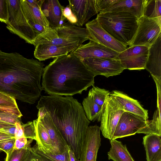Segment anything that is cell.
Returning a JSON list of instances; mask_svg holds the SVG:
<instances>
[{
  "mask_svg": "<svg viewBox=\"0 0 161 161\" xmlns=\"http://www.w3.org/2000/svg\"><path fill=\"white\" fill-rule=\"evenodd\" d=\"M83 108L87 119L90 121L100 122L103 107L97 104L89 96L84 98Z\"/></svg>",
  "mask_w": 161,
  "mask_h": 161,
  "instance_id": "27",
  "label": "cell"
},
{
  "mask_svg": "<svg viewBox=\"0 0 161 161\" xmlns=\"http://www.w3.org/2000/svg\"><path fill=\"white\" fill-rule=\"evenodd\" d=\"M138 28L129 47L144 46L150 47L161 35V19L143 16L138 19Z\"/></svg>",
  "mask_w": 161,
  "mask_h": 161,
  "instance_id": "7",
  "label": "cell"
},
{
  "mask_svg": "<svg viewBox=\"0 0 161 161\" xmlns=\"http://www.w3.org/2000/svg\"><path fill=\"white\" fill-rule=\"evenodd\" d=\"M101 145L100 127L97 125L89 126L79 158L80 161H96Z\"/></svg>",
  "mask_w": 161,
  "mask_h": 161,
  "instance_id": "14",
  "label": "cell"
},
{
  "mask_svg": "<svg viewBox=\"0 0 161 161\" xmlns=\"http://www.w3.org/2000/svg\"><path fill=\"white\" fill-rule=\"evenodd\" d=\"M13 137H14L10 135L4 133L0 132V141Z\"/></svg>",
  "mask_w": 161,
  "mask_h": 161,
  "instance_id": "45",
  "label": "cell"
},
{
  "mask_svg": "<svg viewBox=\"0 0 161 161\" xmlns=\"http://www.w3.org/2000/svg\"><path fill=\"white\" fill-rule=\"evenodd\" d=\"M63 14L70 24L74 25H76L77 21V18L69 5L64 7L63 10Z\"/></svg>",
  "mask_w": 161,
  "mask_h": 161,
  "instance_id": "38",
  "label": "cell"
},
{
  "mask_svg": "<svg viewBox=\"0 0 161 161\" xmlns=\"http://www.w3.org/2000/svg\"><path fill=\"white\" fill-rule=\"evenodd\" d=\"M15 141L14 137L0 141V150L7 153L14 149Z\"/></svg>",
  "mask_w": 161,
  "mask_h": 161,
  "instance_id": "36",
  "label": "cell"
},
{
  "mask_svg": "<svg viewBox=\"0 0 161 161\" xmlns=\"http://www.w3.org/2000/svg\"><path fill=\"white\" fill-rule=\"evenodd\" d=\"M96 19L110 35L127 46L132 40L138 26V19L127 12L99 13Z\"/></svg>",
  "mask_w": 161,
  "mask_h": 161,
  "instance_id": "4",
  "label": "cell"
},
{
  "mask_svg": "<svg viewBox=\"0 0 161 161\" xmlns=\"http://www.w3.org/2000/svg\"><path fill=\"white\" fill-rule=\"evenodd\" d=\"M37 119L40 121L47 130L50 139L58 153H63L68 144L53 123L50 113L47 112L42 118Z\"/></svg>",
  "mask_w": 161,
  "mask_h": 161,
  "instance_id": "21",
  "label": "cell"
},
{
  "mask_svg": "<svg viewBox=\"0 0 161 161\" xmlns=\"http://www.w3.org/2000/svg\"><path fill=\"white\" fill-rule=\"evenodd\" d=\"M44 65L17 53L0 50V91L22 102L33 104L40 97Z\"/></svg>",
  "mask_w": 161,
  "mask_h": 161,
  "instance_id": "1",
  "label": "cell"
},
{
  "mask_svg": "<svg viewBox=\"0 0 161 161\" xmlns=\"http://www.w3.org/2000/svg\"><path fill=\"white\" fill-rule=\"evenodd\" d=\"M43 0H20V4L25 12L37 23L45 28L49 26L41 9Z\"/></svg>",
  "mask_w": 161,
  "mask_h": 161,
  "instance_id": "24",
  "label": "cell"
},
{
  "mask_svg": "<svg viewBox=\"0 0 161 161\" xmlns=\"http://www.w3.org/2000/svg\"><path fill=\"white\" fill-rule=\"evenodd\" d=\"M86 28L92 39L97 42L120 53L128 47L118 41L104 30L95 19L87 22Z\"/></svg>",
  "mask_w": 161,
  "mask_h": 161,
  "instance_id": "13",
  "label": "cell"
},
{
  "mask_svg": "<svg viewBox=\"0 0 161 161\" xmlns=\"http://www.w3.org/2000/svg\"><path fill=\"white\" fill-rule=\"evenodd\" d=\"M110 95L117 101L124 112H128L148 119V110L144 109L137 100L117 90L113 91Z\"/></svg>",
  "mask_w": 161,
  "mask_h": 161,
  "instance_id": "20",
  "label": "cell"
},
{
  "mask_svg": "<svg viewBox=\"0 0 161 161\" xmlns=\"http://www.w3.org/2000/svg\"><path fill=\"white\" fill-rule=\"evenodd\" d=\"M62 6L58 0H43L41 9L48 21L49 26L58 28L66 25V19L63 16Z\"/></svg>",
  "mask_w": 161,
  "mask_h": 161,
  "instance_id": "17",
  "label": "cell"
},
{
  "mask_svg": "<svg viewBox=\"0 0 161 161\" xmlns=\"http://www.w3.org/2000/svg\"><path fill=\"white\" fill-rule=\"evenodd\" d=\"M77 46H62L50 44H39L35 46V57L40 61L68 54L75 50Z\"/></svg>",
  "mask_w": 161,
  "mask_h": 161,
  "instance_id": "18",
  "label": "cell"
},
{
  "mask_svg": "<svg viewBox=\"0 0 161 161\" xmlns=\"http://www.w3.org/2000/svg\"><path fill=\"white\" fill-rule=\"evenodd\" d=\"M124 112L117 101L109 95L103 107L99 127L105 138L113 139L117 124Z\"/></svg>",
  "mask_w": 161,
  "mask_h": 161,
  "instance_id": "8",
  "label": "cell"
},
{
  "mask_svg": "<svg viewBox=\"0 0 161 161\" xmlns=\"http://www.w3.org/2000/svg\"><path fill=\"white\" fill-rule=\"evenodd\" d=\"M68 147L69 161H80L79 159L77 158L74 152L68 145Z\"/></svg>",
  "mask_w": 161,
  "mask_h": 161,
  "instance_id": "43",
  "label": "cell"
},
{
  "mask_svg": "<svg viewBox=\"0 0 161 161\" xmlns=\"http://www.w3.org/2000/svg\"><path fill=\"white\" fill-rule=\"evenodd\" d=\"M92 39L86 29L67 23L56 28H46L36 38L35 46L39 44H50L62 46H79L85 41Z\"/></svg>",
  "mask_w": 161,
  "mask_h": 161,
  "instance_id": "5",
  "label": "cell"
},
{
  "mask_svg": "<svg viewBox=\"0 0 161 161\" xmlns=\"http://www.w3.org/2000/svg\"><path fill=\"white\" fill-rule=\"evenodd\" d=\"M81 61L88 58H116L119 53L103 45L90 40L71 52Z\"/></svg>",
  "mask_w": 161,
  "mask_h": 161,
  "instance_id": "15",
  "label": "cell"
},
{
  "mask_svg": "<svg viewBox=\"0 0 161 161\" xmlns=\"http://www.w3.org/2000/svg\"><path fill=\"white\" fill-rule=\"evenodd\" d=\"M111 147L108 158L113 161H135L128 151L126 145L116 139L110 140Z\"/></svg>",
  "mask_w": 161,
  "mask_h": 161,
  "instance_id": "26",
  "label": "cell"
},
{
  "mask_svg": "<svg viewBox=\"0 0 161 161\" xmlns=\"http://www.w3.org/2000/svg\"><path fill=\"white\" fill-rule=\"evenodd\" d=\"M110 93L108 90L94 86L89 91L88 96L91 97L98 105L103 107Z\"/></svg>",
  "mask_w": 161,
  "mask_h": 161,
  "instance_id": "29",
  "label": "cell"
},
{
  "mask_svg": "<svg viewBox=\"0 0 161 161\" xmlns=\"http://www.w3.org/2000/svg\"><path fill=\"white\" fill-rule=\"evenodd\" d=\"M42 87L50 95L81 94L94 86L95 75L71 52L57 58L44 68Z\"/></svg>",
  "mask_w": 161,
  "mask_h": 161,
  "instance_id": "3",
  "label": "cell"
},
{
  "mask_svg": "<svg viewBox=\"0 0 161 161\" xmlns=\"http://www.w3.org/2000/svg\"><path fill=\"white\" fill-rule=\"evenodd\" d=\"M142 144L147 161H161V136L153 134H146L143 138Z\"/></svg>",
  "mask_w": 161,
  "mask_h": 161,
  "instance_id": "23",
  "label": "cell"
},
{
  "mask_svg": "<svg viewBox=\"0 0 161 161\" xmlns=\"http://www.w3.org/2000/svg\"><path fill=\"white\" fill-rule=\"evenodd\" d=\"M15 125V139L25 137L23 130L20 122H16Z\"/></svg>",
  "mask_w": 161,
  "mask_h": 161,
  "instance_id": "41",
  "label": "cell"
},
{
  "mask_svg": "<svg viewBox=\"0 0 161 161\" xmlns=\"http://www.w3.org/2000/svg\"><path fill=\"white\" fill-rule=\"evenodd\" d=\"M147 0H102L101 11L99 13L125 12L138 19L143 15Z\"/></svg>",
  "mask_w": 161,
  "mask_h": 161,
  "instance_id": "10",
  "label": "cell"
},
{
  "mask_svg": "<svg viewBox=\"0 0 161 161\" xmlns=\"http://www.w3.org/2000/svg\"><path fill=\"white\" fill-rule=\"evenodd\" d=\"M0 111L12 115L17 119L22 116L18 107H10L0 105Z\"/></svg>",
  "mask_w": 161,
  "mask_h": 161,
  "instance_id": "37",
  "label": "cell"
},
{
  "mask_svg": "<svg viewBox=\"0 0 161 161\" xmlns=\"http://www.w3.org/2000/svg\"><path fill=\"white\" fill-rule=\"evenodd\" d=\"M8 19V0H0V21L6 24Z\"/></svg>",
  "mask_w": 161,
  "mask_h": 161,
  "instance_id": "35",
  "label": "cell"
},
{
  "mask_svg": "<svg viewBox=\"0 0 161 161\" xmlns=\"http://www.w3.org/2000/svg\"><path fill=\"white\" fill-rule=\"evenodd\" d=\"M157 93V109L154 113L153 119L148 120L146 125L137 133L153 134L161 136V93Z\"/></svg>",
  "mask_w": 161,
  "mask_h": 161,
  "instance_id": "25",
  "label": "cell"
},
{
  "mask_svg": "<svg viewBox=\"0 0 161 161\" xmlns=\"http://www.w3.org/2000/svg\"><path fill=\"white\" fill-rule=\"evenodd\" d=\"M24 136L26 138L36 141V134L34 125L33 122H28L25 124H21Z\"/></svg>",
  "mask_w": 161,
  "mask_h": 161,
  "instance_id": "33",
  "label": "cell"
},
{
  "mask_svg": "<svg viewBox=\"0 0 161 161\" xmlns=\"http://www.w3.org/2000/svg\"><path fill=\"white\" fill-rule=\"evenodd\" d=\"M8 19L7 28L26 43L33 45L36 37L45 28L25 16L20 8V0H8Z\"/></svg>",
  "mask_w": 161,
  "mask_h": 161,
  "instance_id": "6",
  "label": "cell"
},
{
  "mask_svg": "<svg viewBox=\"0 0 161 161\" xmlns=\"http://www.w3.org/2000/svg\"><path fill=\"white\" fill-rule=\"evenodd\" d=\"M33 140L29 139L27 145L25 148L19 150L14 149L6 153L5 161H22L28 147Z\"/></svg>",
  "mask_w": 161,
  "mask_h": 161,
  "instance_id": "30",
  "label": "cell"
},
{
  "mask_svg": "<svg viewBox=\"0 0 161 161\" xmlns=\"http://www.w3.org/2000/svg\"><path fill=\"white\" fill-rule=\"evenodd\" d=\"M81 61L95 76L101 75L108 77L119 75L125 69L117 58H88L83 59Z\"/></svg>",
  "mask_w": 161,
  "mask_h": 161,
  "instance_id": "9",
  "label": "cell"
},
{
  "mask_svg": "<svg viewBox=\"0 0 161 161\" xmlns=\"http://www.w3.org/2000/svg\"><path fill=\"white\" fill-rule=\"evenodd\" d=\"M145 69L150 73L153 78L161 79V35L149 47Z\"/></svg>",
  "mask_w": 161,
  "mask_h": 161,
  "instance_id": "19",
  "label": "cell"
},
{
  "mask_svg": "<svg viewBox=\"0 0 161 161\" xmlns=\"http://www.w3.org/2000/svg\"><path fill=\"white\" fill-rule=\"evenodd\" d=\"M22 161H52L37 153L33 147L30 146L27 149Z\"/></svg>",
  "mask_w": 161,
  "mask_h": 161,
  "instance_id": "32",
  "label": "cell"
},
{
  "mask_svg": "<svg viewBox=\"0 0 161 161\" xmlns=\"http://www.w3.org/2000/svg\"><path fill=\"white\" fill-rule=\"evenodd\" d=\"M49 112L54 124L79 159L90 123L83 107L72 97L42 96L36 106Z\"/></svg>",
  "mask_w": 161,
  "mask_h": 161,
  "instance_id": "2",
  "label": "cell"
},
{
  "mask_svg": "<svg viewBox=\"0 0 161 161\" xmlns=\"http://www.w3.org/2000/svg\"><path fill=\"white\" fill-rule=\"evenodd\" d=\"M68 146V145L67 147L63 153L55 154H47L43 153L38 149L36 144L33 147L37 153L52 161H69Z\"/></svg>",
  "mask_w": 161,
  "mask_h": 161,
  "instance_id": "31",
  "label": "cell"
},
{
  "mask_svg": "<svg viewBox=\"0 0 161 161\" xmlns=\"http://www.w3.org/2000/svg\"><path fill=\"white\" fill-rule=\"evenodd\" d=\"M143 16L149 18L161 19V0H147Z\"/></svg>",
  "mask_w": 161,
  "mask_h": 161,
  "instance_id": "28",
  "label": "cell"
},
{
  "mask_svg": "<svg viewBox=\"0 0 161 161\" xmlns=\"http://www.w3.org/2000/svg\"><path fill=\"white\" fill-rule=\"evenodd\" d=\"M0 105L10 107H18L15 98L0 91Z\"/></svg>",
  "mask_w": 161,
  "mask_h": 161,
  "instance_id": "34",
  "label": "cell"
},
{
  "mask_svg": "<svg viewBox=\"0 0 161 161\" xmlns=\"http://www.w3.org/2000/svg\"><path fill=\"white\" fill-rule=\"evenodd\" d=\"M28 141L25 137L15 139L14 148L15 149H20L25 148L27 145Z\"/></svg>",
  "mask_w": 161,
  "mask_h": 161,
  "instance_id": "40",
  "label": "cell"
},
{
  "mask_svg": "<svg viewBox=\"0 0 161 161\" xmlns=\"http://www.w3.org/2000/svg\"><path fill=\"white\" fill-rule=\"evenodd\" d=\"M36 138V145L38 150L44 153H58L48 133L40 121L37 119L33 121Z\"/></svg>",
  "mask_w": 161,
  "mask_h": 161,
  "instance_id": "22",
  "label": "cell"
},
{
  "mask_svg": "<svg viewBox=\"0 0 161 161\" xmlns=\"http://www.w3.org/2000/svg\"><path fill=\"white\" fill-rule=\"evenodd\" d=\"M148 51L149 47L146 46L129 47L119 53L117 58L125 69L140 70L145 69Z\"/></svg>",
  "mask_w": 161,
  "mask_h": 161,
  "instance_id": "11",
  "label": "cell"
},
{
  "mask_svg": "<svg viewBox=\"0 0 161 161\" xmlns=\"http://www.w3.org/2000/svg\"><path fill=\"white\" fill-rule=\"evenodd\" d=\"M148 120L135 114L124 112L117 124L113 139L135 134L146 125Z\"/></svg>",
  "mask_w": 161,
  "mask_h": 161,
  "instance_id": "12",
  "label": "cell"
},
{
  "mask_svg": "<svg viewBox=\"0 0 161 161\" xmlns=\"http://www.w3.org/2000/svg\"><path fill=\"white\" fill-rule=\"evenodd\" d=\"M69 6L77 19L76 25L82 26L99 13L96 0H69Z\"/></svg>",
  "mask_w": 161,
  "mask_h": 161,
  "instance_id": "16",
  "label": "cell"
},
{
  "mask_svg": "<svg viewBox=\"0 0 161 161\" xmlns=\"http://www.w3.org/2000/svg\"><path fill=\"white\" fill-rule=\"evenodd\" d=\"M15 125L10 124L5 122L0 121V129L9 127L14 126Z\"/></svg>",
  "mask_w": 161,
  "mask_h": 161,
  "instance_id": "44",
  "label": "cell"
},
{
  "mask_svg": "<svg viewBox=\"0 0 161 161\" xmlns=\"http://www.w3.org/2000/svg\"><path fill=\"white\" fill-rule=\"evenodd\" d=\"M15 125L0 129V132L4 133L15 137Z\"/></svg>",
  "mask_w": 161,
  "mask_h": 161,
  "instance_id": "42",
  "label": "cell"
},
{
  "mask_svg": "<svg viewBox=\"0 0 161 161\" xmlns=\"http://www.w3.org/2000/svg\"><path fill=\"white\" fill-rule=\"evenodd\" d=\"M19 119L4 112L0 111V121L15 125L16 122L20 121Z\"/></svg>",
  "mask_w": 161,
  "mask_h": 161,
  "instance_id": "39",
  "label": "cell"
}]
</instances>
